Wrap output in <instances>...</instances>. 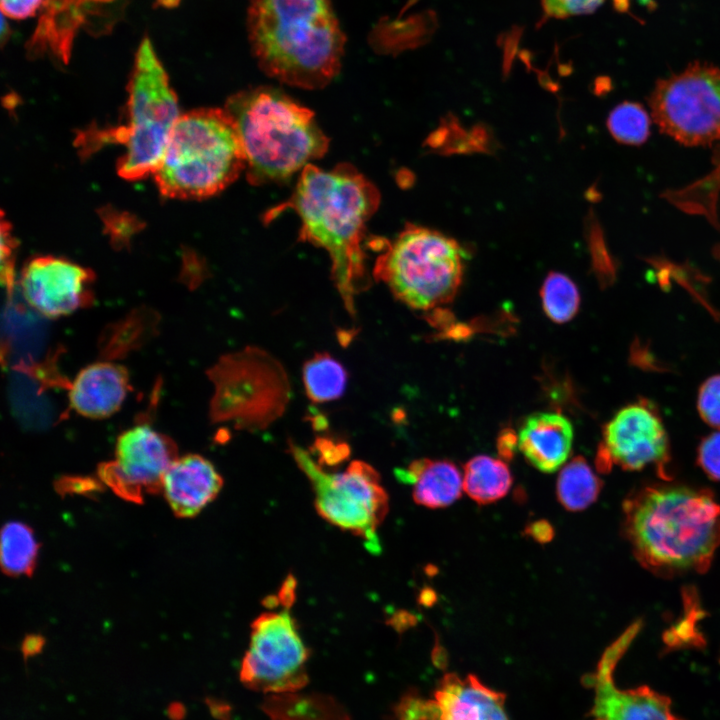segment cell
Masks as SVG:
<instances>
[{"mask_svg": "<svg viewBox=\"0 0 720 720\" xmlns=\"http://www.w3.org/2000/svg\"><path fill=\"white\" fill-rule=\"evenodd\" d=\"M224 108L235 122L252 185L285 181L328 150L314 113L281 90H242Z\"/></svg>", "mask_w": 720, "mask_h": 720, "instance_id": "277c9868", "label": "cell"}, {"mask_svg": "<svg viewBox=\"0 0 720 720\" xmlns=\"http://www.w3.org/2000/svg\"><path fill=\"white\" fill-rule=\"evenodd\" d=\"M623 514L635 558L658 576L704 573L720 546V505L709 489L649 484L624 500Z\"/></svg>", "mask_w": 720, "mask_h": 720, "instance_id": "7a4b0ae2", "label": "cell"}, {"mask_svg": "<svg viewBox=\"0 0 720 720\" xmlns=\"http://www.w3.org/2000/svg\"><path fill=\"white\" fill-rule=\"evenodd\" d=\"M669 437L654 403L640 398L619 409L603 428L596 466L608 472L613 465L638 471L654 466L663 479H670Z\"/></svg>", "mask_w": 720, "mask_h": 720, "instance_id": "7c38bea8", "label": "cell"}, {"mask_svg": "<svg viewBox=\"0 0 720 720\" xmlns=\"http://www.w3.org/2000/svg\"><path fill=\"white\" fill-rule=\"evenodd\" d=\"M525 532L535 541L542 544L550 542L554 536V529L546 520H537L528 524Z\"/></svg>", "mask_w": 720, "mask_h": 720, "instance_id": "d590c367", "label": "cell"}, {"mask_svg": "<svg viewBox=\"0 0 720 720\" xmlns=\"http://www.w3.org/2000/svg\"><path fill=\"white\" fill-rule=\"evenodd\" d=\"M222 486L223 478L208 459L188 454L170 465L162 491L177 517L191 518L216 498Z\"/></svg>", "mask_w": 720, "mask_h": 720, "instance_id": "ac0fdd59", "label": "cell"}, {"mask_svg": "<svg viewBox=\"0 0 720 720\" xmlns=\"http://www.w3.org/2000/svg\"><path fill=\"white\" fill-rule=\"evenodd\" d=\"M204 702L215 719L228 720L229 706L227 704L212 697H206Z\"/></svg>", "mask_w": 720, "mask_h": 720, "instance_id": "f35d334b", "label": "cell"}, {"mask_svg": "<svg viewBox=\"0 0 720 720\" xmlns=\"http://www.w3.org/2000/svg\"><path fill=\"white\" fill-rule=\"evenodd\" d=\"M212 417L238 429H264L284 412L290 388L282 365L257 348L224 356L210 371Z\"/></svg>", "mask_w": 720, "mask_h": 720, "instance_id": "ba28073f", "label": "cell"}, {"mask_svg": "<svg viewBox=\"0 0 720 720\" xmlns=\"http://www.w3.org/2000/svg\"><path fill=\"white\" fill-rule=\"evenodd\" d=\"M697 411L707 425L720 429V374L707 378L700 386Z\"/></svg>", "mask_w": 720, "mask_h": 720, "instance_id": "f1b7e54d", "label": "cell"}, {"mask_svg": "<svg viewBox=\"0 0 720 720\" xmlns=\"http://www.w3.org/2000/svg\"><path fill=\"white\" fill-rule=\"evenodd\" d=\"M303 382L308 398L315 403H324L342 396L347 373L328 353H316L304 364Z\"/></svg>", "mask_w": 720, "mask_h": 720, "instance_id": "d4e9b609", "label": "cell"}, {"mask_svg": "<svg viewBox=\"0 0 720 720\" xmlns=\"http://www.w3.org/2000/svg\"><path fill=\"white\" fill-rule=\"evenodd\" d=\"M177 458L172 439L151 425L140 423L119 435L115 459L101 464L98 474L116 494L141 503L143 491H162L164 475Z\"/></svg>", "mask_w": 720, "mask_h": 720, "instance_id": "4fadbf2b", "label": "cell"}, {"mask_svg": "<svg viewBox=\"0 0 720 720\" xmlns=\"http://www.w3.org/2000/svg\"><path fill=\"white\" fill-rule=\"evenodd\" d=\"M126 123L101 130L100 143L124 146L117 164L120 177L137 181L154 174L179 118L177 96L150 39L139 44L127 85Z\"/></svg>", "mask_w": 720, "mask_h": 720, "instance_id": "8992f818", "label": "cell"}, {"mask_svg": "<svg viewBox=\"0 0 720 720\" xmlns=\"http://www.w3.org/2000/svg\"><path fill=\"white\" fill-rule=\"evenodd\" d=\"M165 714L169 720H185L187 708L181 701L174 700L167 704Z\"/></svg>", "mask_w": 720, "mask_h": 720, "instance_id": "ab89813d", "label": "cell"}, {"mask_svg": "<svg viewBox=\"0 0 720 720\" xmlns=\"http://www.w3.org/2000/svg\"><path fill=\"white\" fill-rule=\"evenodd\" d=\"M39 543L33 530L23 522H7L1 530L0 562L8 576H31L37 562Z\"/></svg>", "mask_w": 720, "mask_h": 720, "instance_id": "cb8c5ba5", "label": "cell"}, {"mask_svg": "<svg viewBox=\"0 0 720 720\" xmlns=\"http://www.w3.org/2000/svg\"><path fill=\"white\" fill-rule=\"evenodd\" d=\"M573 427L560 413L537 412L526 418L518 433V448L541 472L551 473L570 455Z\"/></svg>", "mask_w": 720, "mask_h": 720, "instance_id": "ffe728a7", "label": "cell"}, {"mask_svg": "<svg viewBox=\"0 0 720 720\" xmlns=\"http://www.w3.org/2000/svg\"><path fill=\"white\" fill-rule=\"evenodd\" d=\"M697 464L709 478L720 481V432L711 433L700 441Z\"/></svg>", "mask_w": 720, "mask_h": 720, "instance_id": "f546056e", "label": "cell"}, {"mask_svg": "<svg viewBox=\"0 0 720 720\" xmlns=\"http://www.w3.org/2000/svg\"><path fill=\"white\" fill-rule=\"evenodd\" d=\"M1 23H2L1 24V42H2V45H4L5 41H7L9 39L11 30H10L9 25L5 21L4 16L2 17Z\"/></svg>", "mask_w": 720, "mask_h": 720, "instance_id": "b9f144b4", "label": "cell"}, {"mask_svg": "<svg viewBox=\"0 0 720 720\" xmlns=\"http://www.w3.org/2000/svg\"><path fill=\"white\" fill-rule=\"evenodd\" d=\"M640 622L632 624L605 652L590 677L594 687V720H679L670 700L648 687L620 689L613 681L614 667L636 636Z\"/></svg>", "mask_w": 720, "mask_h": 720, "instance_id": "2e32d148", "label": "cell"}, {"mask_svg": "<svg viewBox=\"0 0 720 720\" xmlns=\"http://www.w3.org/2000/svg\"><path fill=\"white\" fill-rule=\"evenodd\" d=\"M45 644L46 638L39 633H29L25 635L19 647L23 656L25 667H27L28 658L42 653Z\"/></svg>", "mask_w": 720, "mask_h": 720, "instance_id": "e575fe53", "label": "cell"}, {"mask_svg": "<svg viewBox=\"0 0 720 720\" xmlns=\"http://www.w3.org/2000/svg\"><path fill=\"white\" fill-rule=\"evenodd\" d=\"M181 0H155V7L162 8H175L179 5Z\"/></svg>", "mask_w": 720, "mask_h": 720, "instance_id": "60d3db41", "label": "cell"}, {"mask_svg": "<svg viewBox=\"0 0 720 720\" xmlns=\"http://www.w3.org/2000/svg\"><path fill=\"white\" fill-rule=\"evenodd\" d=\"M295 586V579L292 576L287 577L277 598L278 603L284 605L286 608L289 607L295 599Z\"/></svg>", "mask_w": 720, "mask_h": 720, "instance_id": "74e56055", "label": "cell"}, {"mask_svg": "<svg viewBox=\"0 0 720 720\" xmlns=\"http://www.w3.org/2000/svg\"><path fill=\"white\" fill-rule=\"evenodd\" d=\"M94 274L64 258L39 256L26 263L20 287L26 302L48 318L71 314L93 300Z\"/></svg>", "mask_w": 720, "mask_h": 720, "instance_id": "9a60e30c", "label": "cell"}, {"mask_svg": "<svg viewBox=\"0 0 720 720\" xmlns=\"http://www.w3.org/2000/svg\"><path fill=\"white\" fill-rule=\"evenodd\" d=\"M398 478L413 484V499L428 508H442L461 495L462 476L448 460L418 459L397 472Z\"/></svg>", "mask_w": 720, "mask_h": 720, "instance_id": "44dd1931", "label": "cell"}, {"mask_svg": "<svg viewBox=\"0 0 720 720\" xmlns=\"http://www.w3.org/2000/svg\"><path fill=\"white\" fill-rule=\"evenodd\" d=\"M89 1L96 5H104V4H110L115 0H89Z\"/></svg>", "mask_w": 720, "mask_h": 720, "instance_id": "ee69618b", "label": "cell"}, {"mask_svg": "<svg viewBox=\"0 0 720 720\" xmlns=\"http://www.w3.org/2000/svg\"><path fill=\"white\" fill-rule=\"evenodd\" d=\"M44 0H0L2 15L15 20L34 16Z\"/></svg>", "mask_w": 720, "mask_h": 720, "instance_id": "d6a6232c", "label": "cell"}, {"mask_svg": "<svg viewBox=\"0 0 720 720\" xmlns=\"http://www.w3.org/2000/svg\"><path fill=\"white\" fill-rule=\"evenodd\" d=\"M289 451L312 485L320 516L361 537L369 548L379 549L376 530L388 512L389 502L376 469L356 460L343 472L329 473L291 441Z\"/></svg>", "mask_w": 720, "mask_h": 720, "instance_id": "9c48e42d", "label": "cell"}, {"mask_svg": "<svg viewBox=\"0 0 720 720\" xmlns=\"http://www.w3.org/2000/svg\"><path fill=\"white\" fill-rule=\"evenodd\" d=\"M15 250V239L11 233L10 224L4 220L1 221V272L2 280L6 286L11 289L14 283L13 257Z\"/></svg>", "mask_w": 720, "mask_h": 720, "instance_id": "1f68e13d", "label": "cell"}, {"mask_svg": "<svg viewBox=\"0 0 720 720\" xmlns=\"http://www.w3.org/2000/svg\"><path fill=\"white\" fill-rule=\"evenodd\" d=\"M309 652L287 610L265 612L251 625L250 643L240 666V681L265 693H287L308 681Z\"/></svg>", "mask_w": 720, "mask_h": 720, "instance_id": "8fae6325", "label": "cell"}, {"mask_svg": "<svg viewBox=\"0 0 720 720\" xmlns=\"http://www.w3.org/2000/svg\"><path fill=\"white\" fill-rule=\"evenodd\" d=\"M397 720H509L505 695L469 674H445L430 697L404 696L396 708Z\"/></svg>", "mask_w": 720, "mask_h": 720, "instance_id": "5bb4252c", "label": "cell"}, {"mask_svg": "<svg viewBox=\"0 0 720 720\" xmlns=\"http://www.w3.org/2000/svg\"><path fill=\"white\" fill-rule=\"evenodd\" d=\"M68 388L69 407L91 419L115 414L130 391L127 369L111 361L94 362L81 369Z\"/></svg>", "mask_w": 720, "mask_h": 720, "instance_id": "e0dca14e", "label": "cell"}, {"mask_svg": "<svg viewBox=\"0 0 720 720\" xmlns=\"http://www.w3.org/2000/svg\"><path fill=\"white\" fill-rule=\"evenodd\" d=\"M651 114L639 103L625 101L610 112L607 127L619 143L641 145L650 135Z\"/></svg>", "mask_w": 720, "mask_h": 720, "instance_id": "83f0119b", "label": "cell"}, {"mask_svg": "<svg viewBox=\"0 0 720 720\" xmlns=\"http://www.w3.org/2000/svg\"><path fill=\"white\" fill-rule=\"evenodd\" d=\"M426 145L441 153L489 152L491 136L488 129L478 125L466 131L451 115L442 120L426 140Z\"/></svg>", "mask_w": 720, "mask_h": 720, "instance_id": "484cf974", "label": "cell"}, {"mask_svg": "<svg viewBox=\"0 0 720 720\" xmlns=\"http://www.w3.org/2000/svg\"><path fill=\"white\" fill-rule=\"evenodd\" d=\"M421 600H423L424 604H432L435 600L434 592H432L431 590L425 591Z\"/></svg>", "mask_w": 720, "mask_h": 720, "instance_id": "7bdbcfd3", "label": "cell"}, {"mask_svg": "<svg viewBox=\"0 0 720 720\" xmlns=\"http://www.w3.org/2000/svg\"><path fill=\"white\" fill-rule=\"evenodd\" d=\"M601 489V479L581 456L562 468L556 485L557 498L569 511L586 509L596 501Z\"/></svg>", "mask_w": 720, "mask_h": 720, "instance_id": "603a6c76", "label": "cell"}, {"mask_svg": "<svg viewBox=\"0 0 720 720\" xmlns=\"http://www.w3.org/2000/svg\"><path fill=\"white\" fill-rule=\"evenodd\" d=\"M630 360L633 365L648 371H665L666 367L655 355L649 350L648 346L640 340L632 343L630 350Z\"/></svg>", "mask_w": 720, "mask_h": 720, "instance_id": "836d02e7", "label": "cell"}, {"mask_svg": "<svg viewBox=\"0 0 720 720\" xmlns=\"http://www.w3.org/2000/svg\"><path fill=\"white\" fill-rule=\"evenodd\" d=\"M382 253L373 276L407 306L428 311L449 303L463 276L462 247L429 228L407 224L392 241L378 240Z\"/></svg>", "mask_w": 720, "mask_h": 720, "instance_id": "52a82bcc", "label": "cell"}, {"mask_svg": "<svg viewBox=\"0 0 720 720\" xmlns=\"http://www.w3.org/2000/svg\"><path fill=\"white\" fill-rule=\"evenodd\" d=\"M498 452L504 459H511L518 447V436L513 431H504L497 441Z\"/></svg>", "mask_w": 720, "mask_h": 720, "instance_id": "8d00e7d4", "label": "cell"}, {"mask_svg": "<svg viewBox=\"0 0 720 720\" xmlns=\"http://www.w3.org/2000/svg\"><path fill=\"white\" fill-rule=\"evenodd\" d=\"M659 130L685 146L720 140V68L693 62L656 81L648 98Z\"/></svg>", "mask_w": 720, "mask_h": 720, "instance_id": "30bf717a", "label": "cell"}, {"mask_svg": "<svg viewBox=\"0 0 720 720\" xmlns=\"http://www.w3.org/2000/svg\"><path fill=\"white\" fill-rule=\"evenodd\" d=\"M512 484L508 466L501 460L479 455L464 467L463 488L479 504H489L504 497Z\"/></svg>", "mask_w": 720, "mask_h": 720, "instance_id": "7402d4cb", "label": "cell"}, {"mask_svg": "<svg viewBox=\"0 0 720 720\" xmlns=\"http://www.w3.org/2000/svg\"><path fill=\"white\" fill-rule=\"evenodd\" d=\"M605 0H542L546 16L565 18L593 13Z\"/></svg>", "mask_w": 720, "mask_h": 720, "instance_id": "4dcf8cb0", "label": "cell"}, {"mask_svg": "<svg viewBox=\"0 0 720 720\" xmlns=\"http://www.w3.org/2000/svg\"><path fill=\"white\" fill-rule=\"evenodd\" d=\"M541 299L545 314L557 323L571 320L580 305L577 286L569 277L558 272H551L545 278Z\"/></svg>", "mask_w": 720, "mask_h": 720, "instance_id": "4316f807", "label": "cell"}, {"mask_svg": "<svg viewBox=\"0 0 720 720\" xmlns=\"http://www.w3.org/2000/svg\"><path fill=\"white\" fill-rule=\"evenodd\" d=\"M380 194L354 166L342 163L329 171L311 164L302 170L288 201L270 209L269 223L287 209L301 220L299 240L325 249L331 276L346 310L355 314V296L368 286L362 242L366 222L376 212Z\"/></svg>", "mask_w": 720, "mask_h": 720, "instance_id": "6da1fadb", "label": "cell"}, {"mask_svg": "<svg viewBox=\"0 0 720 720\" xmlns=\"http://www.w3.org/2000/svg\"><path fill=\"white\" fill-rule=\"evenodd\" d=\"M244 169L231 115L225 108H199L177 119L154 178L166 198L204 199L226 189Z\"/></svg>", "mask_w": 720, "mask_h": 720, "instance_id": "5b68a950", "label": "cell"}, {"mask_svg": "<svg viewBox=\"0 0 720 720\" xmlns=\"http://www.w3.org/2000/svg\"><path fill=\"white\" fill-rule=\"evenodd\" d=\"M89 0H44L37 26L27 42L31 57L50 54L67 64L78 29L90 23L96 6Z\"/></svg>", "mask_w": 720, "mask_h": 720, "instance_id": "d6986e66", "label": "cell"}, {"mask_svg": "<svg viewBox=\"0 0 720 720\" xmlns=\"http://www.w3.org/2000/svg\"><path fill=\"white\" fill-rule=\"evenodd\" d=\"M247 26L253 55L268 76L319 89L338 74L346 39L331 0H251Z\"/></svg>", "mask_w": 720, "mask_h": 720, "instance_id": "3957f363", "label": "cell"}]
</instances>
